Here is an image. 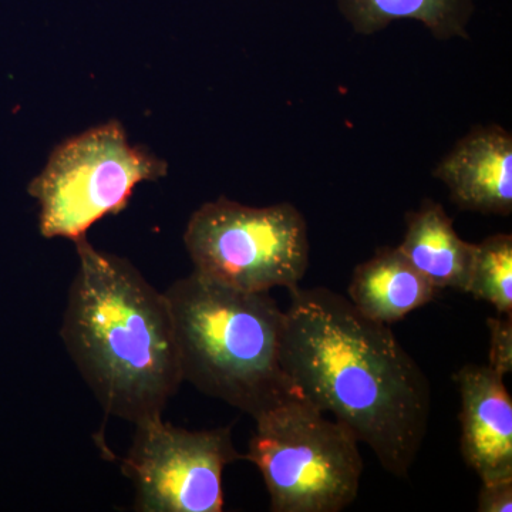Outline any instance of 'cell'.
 <instances>
[{
  "label": "cell",
  "instance_id": "6da1fadb",
  "mask_svg": "<svg viewBox=\"0 0 512 512\" xmlns=\"http://www.w3.org/2000/svg\"><path fill=\"white\" fill-rule=\"evenodd\" d=\"M289 293L286 375L302 399L332 413L370 447L387 473L406 477L429 427L423 370L389 325L367 319L345 296L328 288Z\"/></svg>",
  "mask_w": 512,
  "mask_h": 512
},
{
  "label": "cell",
  "instance_id": "7a4b0ae2",
  "mask_svg": "<svg viewBox=\"0 0 512 512\" xmlns=\"http://www.w3.org/2000/svg\"><path fill=\"white\" fill-rule=\"evenodd\" d=\"M79 269L60 336L104 412L134 426L163 417L184 382L170 305L127 259L74 241Z\"/></svg>",
  "mask_w": 512,
  "mask_h": 512
},
{
  "label": "cell",
  "instance_id": "3957f363",
  "mask_svg": "<svg viewBox=\"0 0 512 512\" xmlns=\"http://www.w3.org/2000/svg\"><path fill=\"white\" fill-rule=\"evenodd\" d=\"M184 382L258 419L298 399L282 366L285 312L269 292H245L192 272L167 291Z\"/></svg>",
  "mask_w": 512,
  "mask_h": 512
},
{
  "label": "cell",
  "instance_id": "277c9868",
  "mask_svg": "<svg viewBox=\"0 0 512 512\" xmlns=\"http://www.w3.org/2000/svg\"><path fill=\"white\" fill-rule=\"evenodd\" d=\"M244 460L261 471L274 512H339L359 493L355 434L302 397L255 419Z\"/></svg>",
  "mask_w": 512,
  "mask_h": 512
},
{
  "label": "cell",
  "instance_id": "5b68a950",
  "mask_svg": "<svg viewBox=\"0 0 512 512\" xmlns=\"http://www.w3.org/2000/svg\"><path fill=\"white\" fill-rule=\"evenodd\" d=\"M194 272L245 292L299 288L309 266L305 218L289 202L248 207L218 198L192 214L184 234Z\"/></svg>",
  "mask_w": 512,
  "mask_h": 512
},
{
  "label": "cell",
  "instance_id": "8992f818",
  "mask_svg": "<svg viewBox=\"0 0 512 512\" xmlns=\"http://www.w3.org/2000/svg\"><path fill=\"white\" fill-rule=\"evenodd\" d=\"M165 173L163 160L130 146L119 121L90 128L60 144L29 185L39 202L40 232L73 242L86 237L101 218L126 208L138 183Z\"/></svg>",
  "mask_w": 512,
  "mask_h": 512
},
{
  "label": "cell",
  "instance_id": "52a82bcc",
  "mask_svg": "<svg viewBox=\"0 0 512 512\" xmlns=\"http://www.w3.org/2000/svg\"><path fill=\"white\" fill-rule=\"evenodd\" d=\"M244 460L232 430L190 431L160 419L136 424L123 474L140 512H221L225 467Z\"/></svg>",
  "mask_w": 512,
  "mask_h": 512
},
{
  "label": "cell",
  "instance_id": "ba28073f",
  "mask_svg": "<svg viewBox=\"0 0 512 512\" xmlns=\"http://www.w3.org/2000/svg\"><path fill=\"white\" fill-rule=\"evenodd\" d=\"M505 376L488 365L458 370L461 454L483 483L512 478V399Z\"/></svg>",
  "mask_w": 512,
  "mask_h": 512
},
{
  "label": "cell",
  "instance_id": "9c48e42d",
  "mask_svg": "<svg viewBox=\"0 0 512 512\" xmlns=\"http://www.w3.org/2000/svg\"><path fill=\"white\" fill-rule=\"evenodd\" d=\"M460 210L510 215L512 137L500 126L476 127L434 170Z\"/></svg>",
  "mask_w": 512,
  "mask_h": 512
},
{
  "label": "cell",
  "instance_id": "30bf717a",
  "mask_svg": "<svg viewBox=\"0 0 512 512\" xmlns=\"http://www.w3.org/2000/svg\"><path fill=\"white\" fill-rule=\"evenodd\" d=\"M436 292L399 248H382L356 266L348 299L367 319L392 325L433 301Z\"/></svg>",
  "mask_w": 512,
  "mask_h": 512
},
{
  "label": "cell",
  "instance_id": "8fae6325",
  "mask_svg": "<svg viewBox=\"0 0 512 512\" xmlns=\"http://www.w3.org/2000/svg\"><path fill=\"white\" fill-rule=\"evenodd\" d=\"M399 251L437 291L467 292L476 244L458 237L443 205L426 200L407 214V228Z\"/></svg>",
  "mask_w": 512,
  "mask_h": 512
},
{
  "label": "cell",
  "instance_id": "7c38bea8",
  "mask_svg": "<svg viewBox=\"0 0 512 512\" xmlns=\"http://www.w3.org/2000/svg\"><path fill=\"white\" fill-rule=\"evenodd\" d=\"M357 33L373 35L396 20L423 23L437 39H466L473 0H338Z\"/></svg>",
  "mask_w": 512,
  "mask_h": 512
},
{
  "label": "cell",
  "instance_id": "4fadbf2b",
  "mask_svg": "<svg viewBox=\"0 0 512 512\" xmlns=\"http://www.w3.org/2000/svg\"><path fill=\"white\" fill-rule=\"evenodd\" d=\"M467 293L512 315V237L497 234L476 244Z\"/></svg>",
  "mask_w": 512,
  "mask_h": 512
},
{
  "label": "cell",
  "instance_id": "5bb4252c",
  "mask_svg": "<svg viewBox=\"0 0 512 512\" xmlns=\"http://www.w3.org/2000/svg\"><path fill=\"white\" fill-rule=\"evenodd\" d=\"M490 329L488 366L507 376L512 372V315L487 320Z\"/></svg>",
  "mask_w": 512,
  "mask_h": 512
},
{
  "label": "cell",
  "instance_id": "9a60e30c",
  "mask_svg": "<svg viewBox=\"0 0 512 512\" xmlns=\"http://www.w3.org/2000/svg\"><path fill=\"white\" fill-rule=\"evenodd\" d=\"M480 512H511L512 511V478L483 483L478 494Z\"/></svg>",
  "mask_w": 512,
  "mask_h": 512
}]
</instances>
